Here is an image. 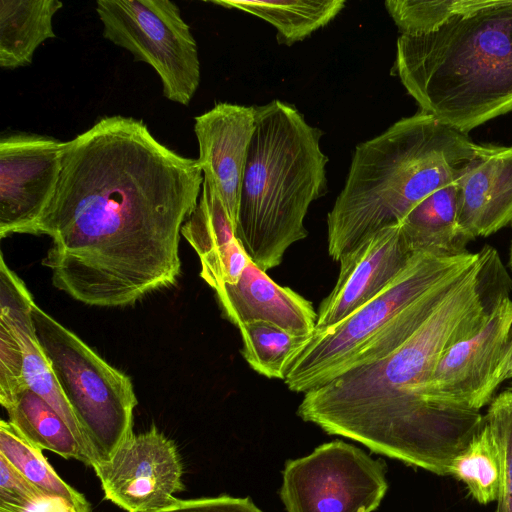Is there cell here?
Segmentation results:
<instances>
[{"label":"cell","instance_id":"obj_2","mask_svg":"<svg viewBox=\"0 0 512 512\" xmlns=\"http://www.w3.org/2000/svg\"><path fill=\"white\" fill-rule=\"evenodd\" d=\"M478 253L476 262L408 339L385 357L306 392L298 415L328 434L448 476L451 462L484 415L431 404L427 386L443 353L478 331L512 284L496 250L484 246Z\"/></svg>","mask_w":512,"mask_h":512},{"label":"cell","instance_id":"obj_15","mask_svg":"<svg viewBox=\"0 0 512 512\" xmlns=\"http://www.w3.org/2000/svg\"><path fill=\"white\" fill-rule=\"evenodd\" d=\"M456 186L458 224L470 241L512 223V146L484 145Z\"/></svg>","mask_w":512,"mask_h":512},{"label":"cell","instance_id":"obj_30","mask_svg":"<svg viewBox=\"0 0 512 512\" xmlns=\"http://www.w3.org/2000/svg\"><path fill=\"white\" fill-rule=\"evenodd\" d=\"M45 494L0 455V499L30 501Z\"/></svg>","mask_w":512,"mask_h":512},{"label":"cell","instance_id":"obj_28","mask_svg":"<svg viewBox=\"0 0 512 512\" xmlns=\"http://www.w3.org/2000/svg\"><path fill=\"white\" fill-rule=\"evenodd\" d=\"M27 388L20 345L11 328L0 320V403L3 408Z\"/></svg>","mask_w":512,"mask_h":512},{"label":"cell","instance_id":"obj_23","mask_svg":"<svg viewBox=\"0 0 512 512\" xmlns=\"http://www.w3.org/2000/svg\"><path fill=\"white\" fill-rule=\"evenodd\" d=\"M501 454L494 432L483 422L468 444L453 459L448 475L463 482L480 504L496 501L501 483Z\"/></svg>","mask_w":512,"mask_h":512},{"label":"cell","instance_id":"obj_7","mask_svg":"<svg viewBox=\"0 0 512 512\" xmlns=\"http://www.w3.org/2000/svg\"><path fill=\"white\" fill-rule=\"evenodd\" d=\"M479 253L445 256L415 252L405 268L376 297L341 322L315 330L284 379L306 393L339 376L351 358L401 311L431 288L471 266Z\"/></svg>","mask_w":512,"mask_h":512},{"label":"cell","instance_id":"obj_33","mask_svg":"<svg viewBox=\"0 0 512 512\" xmlns=\"http://www.w3.org/2000/svg\"><path fill=\"white\" fill-rule=\"evenodd\" d=\"M509 265H510V267L512 269V243H511V249H510Z\"/></svg>","mask_w":512,"mask_h":512},{"label":"cell","instance_id":"obj_21","mask_svg":"<svg viewBox=\"0 0 512 512\" xmlns=\"http://www.w3.org/2000/svg\"><path fill=\"white\" fill-rule=\"evenodd\" d=\"M212 4L261 18L277 32L279 44L291 46L329 24L345 7L344 0H214Z\"/></svg>","mask_w":512,"mask_h":512},{"label":"cell","instance_id":"obj_12","mask_svg":"<svg viewBox=\"0 0 512 512\" xmlns=\"http://www.w3.org/2000/svg\"><path fill=\"white\" fill-rule=\"evenodd\" d=\"M511 332L512 300L505 295L478 331L443 353L428 383L427 400L458 412L480 411L489 404L486 387Z\"/></svg>","mask_w":512,"mask_h":512},{"label":"cell","instance_id":"obj_4","mask_svg":"<svg viewBox=\"0 0 512 512\" xmlns=\"http://www.w3.org/2000/svg\"><path fill=\"white\" fill-rule=\"evenodd\" d=\"M392 71L420 111L462 133L511 112L512 0L400 35Z\"/></svg>","mask_w":512,"mask_h":512},{"label":"cell","instance_id":"obj_24","mask_svg":"<svg viewBox=\"0 0 512 512\" xmlns=\"http://www.w3.org/2000/svg\"><path fill=\"white\" fill-rule=\"evenodd\" d=\"M0 455L43 492L66 499L78 512L91 510L84 495L59 477L42 450L5 420L0 421Z\"/></svg>","mask_w":512,"mask_h":512},{"label":"cell","instance_id":"obj_20","mask_svg":"<svg viewBox=\"0 0 512 512\" xmlns=\"http://www.w3.org/2000/svg\"><path fill=\"white\" fill-rule=\"evenodd\" d=\"M62 7L59 0H0V67L30 65L37 48L56 37L52 20Z\"/></svg>","mask_w":512,"mask_h":512},{"label":"cell","instance_id":"obj_8","mask_svg":"<svg viewBox=\"0 0 512 512\" xmlns=\"http://www.w3.org/2000/svg\"><path fill=\"white\" fill-rule=\"evenodd\" d=\"M103 36L150 65L164 96L188 106L201 79L198 47L176 3L170 0H99Z\"/></svg>","mask_w":512,"mask_h":512},{"label":"cell","instance_id":"obj_19","mask_svg":"<svg viewBox=\"0 0 512 512\" xmlns=\"http://www.w3.org/2000/svg\"><path fill=\"white\" fill-rule=\"evenodd\" d=\"M413 252L453 256L466 252L470 241L457 219L456 182L446 185L414 206L400 222Z\"/></svg>","mask_w":512,"mask_h":512},{"label":"cell","instance_id":"obj_34","mask_svg":"<svg viewBox=\"0 0 512 512\" xmlns=\"http://www.w3.org/2000/svg\"><path fill=\"white\" fill-rule=\"evenodd\" d=\"M508 390L512 392V385H511V387H510V388H508Z\"/></svg>","mask_w":512,"mask_h":512},{"label":"cell","instance_id":"obj_18","mask_svg":"<svg viewBox=\"0 0 512 512\" xmlns=\"http://www.w3.org/2000/svg\"><path fill=\"white\" fill-rule=\"evenodd\" d=\"M181 235L199 257L200 277L214 291L239 281L250 258L236 236V228L220 196L206 180Z\"/></svg>","mask_w":512,"mask_h":512},{"label":"cell","instance_id":"obj_14","mask_svg":"<svg viewBox=\"0 0 512 512\" xmlns=\"http://www.w3.org/2000/svg\"><path fill=\"white\" fill-rule=\"evenodd\" d=\"M197 160L237 229L243 174L255 129V106L216 103L194 118Z\"/></svg>","mask_w":512,"mask_h":512},{"label":"cell","instance_id":"obj_35","mask_svg":"<svg viewBox=\"0 0 512 512\" xmlns=\"http://www.w3.org/2000/svg\"><path fill=\"white\" fill-rule=\"evenodd\" d=\"M89 512H92V510H90Z\"/></svg>","mask_w":512,"mask_h":512},{"label":"cell","instance_id":"obj_13","mask_svg":"<svg viewBox=\"0 0 512 512\" xmlns=\"http://www.w3.org/2000/svg\"><path fill=\"white\" fill-rule=\"evenodd\" d=\"M414 253L400 223L361 240L340 257L338 279L319 306L315 330L341 322L376 297L405 268Z\"/></svg>","mask_w":512,"mask_h":512},{"label":"cell","instance_id":"obj_22","mask_svg":"<svg viewBox=\"0 0 512 512\" xmlns=\"http://www.w3.org/2000/svg\"><path fill=\"white\" fill-rule=\"evenodd\" d=\"M4 409L8 413V421L31 444L91 467L70 427L38 394L27 388Z\"/></svg>","mask_w":512,"mask_h":512},{"label":"cell","instance_id":"obj_5","mask_svg":"<svg viewBox=\"0 0 512 512\" xmlns=\"http://www.w3.org/2000/svg\"><path fill=\"white\" fill-rule=\"evenodd\" d=\"M322 132L292 104L255 106V129L242 180L236 236L263 271L280 265L306 238L310 205L327 191Z\"/></svg>","mask_w":512,"mask_h":512},{"label":"cell","instance_id":"obj_16","mask_svg":"<svg viewBox=\"0 0 512 512\" xmlns=\"http://www.w3.org/2000/svg\"><path fill=\"white\" fill-rule=\"evenodd\" d=\"M34 304L33 297L25 283L8 267L1 254L0 320L11 328L20 345L27 386L63 418L89 458L92 467L90 452L80 426L36 335L32 318Z\"/></svg>","mask_w":512,"mask_h":512},{"label":"cell","instance_id":"obj_10","mask_svg":"<svg viewBox=\"0 0 512 512\" xmlns=\"http://www.w3.org/2000/svg\"><path fill=\"white\" fill-rule=\"evenodd\" d=\"M105 499L126 512H155L184 491L183 462L175 442L155 425L133 434L110 461L93 467Z\"/></svg>","mask_w":512,"mask_h":512},{"label":"cell","instance_id":"obj_1","mask_svg":"<svg viewBox=\"0 0 512 512\" xmlns=\"http://www.w3.org/2000/svg\"><path fill=\"white\" fill-rule=\"evenodd\" d=\"M204 181L196 159L122 115L67 141L52 199L30 231L51 238L42 265L76 301L123 307L175 285L181 229Z\"/></svg>","mask_w":512,"mask_h":512},{"label":"cell","instance_id":"obj_17","mask_svg":"<svg viewBox=\"0 0 512 512\" xmlns=\"http://www.w3.org/2000/svg\"><path fill=\"white\" fill-rule=\"evenodd\" d=\"M224 316L237 328L264 321L297 335L311 336L317 313L310 301L289 287L274 282L250 259L236 284L215 290Z\"/></svg>","mask_w":512,"mask_h":512},{"label":"cell","instance_id":"obj_9","mask_svg":"<svg viewBox=\"0 0 512 512\" xmlns=\"http://www.w3.org/2000/svg\"><path fill=\"white\" fill-rule=\"evenodd\" d=\"M383 461L343 441L288 461L280 490L287 512H373L387 488Z\"/></svg>","mask_w":512,"mask_h":512},{"label":"cell","instance_id":"obj_26","mask_svg":"<svg viewBox=\"0 0 512 512\" xmlns=\"http://www.w3.org/2000/svg\"><path fill=\"white\" fill-rule=\"evenodd\" d=\"M490 0H388L385 8L404 36L431 33L452 19L486 6Z\"/></svg>","mask_w":512,"mask_h":512},{"label":"cell","instance_id":"obj_6","mask_svg":"<svg viewBox=\"0 0 512 512\" xmlns=\"http://www.w3.org/2000/svg\"><path fill=\"white\" fill-rule=\"evenodd\" d=\"M38 340L88 446L92 468L111 460L133 433L137 398L129 376L36 304Z\"/></svg>","mask_w":512,"mask_h":512},{"label":"cell","instance_id":"obj_29","mask_svg":"<svg viewBox=\"0 0 512 512\" xmlns=\"http://www.w3.org/2000/svg\"><path fill=\"white\" fill-rule=\"evenodd\" d=\"M155 512H262L248 498L218 496L180 500Z\"/></svg>","mask_w":512,"mask_h":512},{"label":"cell","instance_id":"obj_25","mask_svg":"<svg viewBox=\"0 0 512 512\" xmlns=\"http://www.w3.org/2000/svg\"><path fill=\"white\" fill-rule=\"evenodd\" d=\"M242 355L258 374L284 380L292 361L310 336H297L264 321H252L239 328Z\"/></svg>","mask_w":512,"mask_h":512},{"label":"cell","instance_id":"obj_27","mask_svg":"<svg viewBox=\"0 0 512 512\" xmlns=\"http://www.w3.org/2000/svg\"><path fill=\"white\" fill-rule=\"evenodd\" d=\"M491 426L501 454V483L495 512H512V392L493 398L484 415Z\"/></svg>","mask_w":512,"mask_h":512},{"label":"cell","instance_id":"obj_11","mask_svg":"<svg viewBox=\"0 0 512 512\" xmlns=\"http://www.w3.org/2000/svg\"><path fill=\"white\" fill-rule=\"evenodd\" d=\"M66 142L28 133L0 139V237L30 234L48 206Z\"/></svg>","mask_w":512,"mask_h":512},{"label":"cell","instance_id":"obj_31","mask_svg":"<svg viewBox=\"0 0 512 512\" xmlns=\"http://www.w3.org/2000/svg\"><path fill=\"white\" fill-rule=\"evenodd\" d=\"M0 512H78L66 499L45 494L34 500L0 499Z\"/></svg>","mask_w":512,"mask_h":512},{"label":"cell","instance_id":"obj_32","mask_svg":"<svg viewBox=\"0 0 512 512\" xmlns=\"http://www.w3.org/2000/svg\"><path fill=\"white\" fill-rule=\"evenodd\" d=\"M510 378H512V335L504 347L495 370L487 384L485 397L488 403L491 402L492 396L497 388Z\"/></svg>","mask_w":512,"mask_h":512},{"label":"cell","instance_id":"obj_3","mask_svg":"<svg viewBox=\"0 0 512 512\" xmlns=\"http://www.w3.org/2000/svg\"><path fill=\"white\" fill-rule=\"evenodd\" d=\"M483 146L422 111L357 145L327 214L330 257L339 261L367 236L400 223L424 198L455 183Z\"/></svg>","mask_w":512,"mask_h":512}]
</instances>
